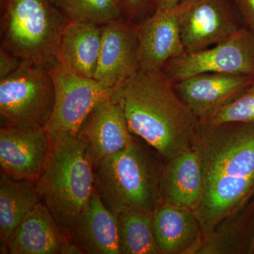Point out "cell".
<instances>
[{
    "label": "cell",
    "instance_id": "cell-29",
    "mask_svg": "<svg viewBox=\"0 0 254 254\" xmlns=\"http://www.w3.org/2000/svg\"><path fill=\"white\" fill-rule=\"evenodd\" d=\"M119 3H120V5L122 6V8H123V0H117Z\"/></svg>",
    "mask_w": 254,
    "mask_h": 254
},
{
    "label": "cell",
    "instance_id": "cell-27",
    "mask_svg": "<svg viewBox=\"0 0 254 254\" xmlns=\"http://www.w3.org/2000/svg\"><path fill=\"white\" fill-rule=\"evenodd\" d=\"M182 0H155V10L173 9Z\"/></svg>",
    "mask_w": 254,
    "mask_h": 254
},
{
    "label": "cell",
    "instance_id": "cell-17",
    "mask_svg": "<svg viewBox=\"0 0 254 254\" xmlns=\"http://www.w3.org/2000/svg\"><path fill=\"white\" fill-rule=\"evenodd\" d=\"M70 240L81 254H120L118 216L104 204L95 188Z\"/></svg>",
    "mask_w": 254,
    "mask_h": 254
},
{
    "label": "cell",
    "instance_id": "cell-10",
    "mask_svg": "<svg viewBox=\"0 0 254 254\" xmlns=\"http://www.w3.org/2000/svg\"><path fill=\"white\" fill-rule=\"evenodd\" d=\"M137 23L125 16L103 26L99 58L93 79L113 91L139 69Z\"/></svg>",
    "mask_w": 254,
    "mask_h": 254
},
{
    "label": "cell",
    "instance_id": "cell-1",
    "mask_svg": "<svg viewBox=\"0 0 254 254\" xmlns=\"http://www.w3.org/2000/svg\"><path fill=\"white\" fill-rule=\"evenodd\" d=\"M191 146L203 165V192L193 212L204 241L254 194V124L199 123Z\"/></svg>",
    "mask_w": 254,
    "mask_h": 254
},
{
    "label": "cell",
    "instance_id": "cell-23",
    "mask_svg": "<svg viewBox=\"0 0 254 254\" xmlns=\"http://www.w3.org/2000/svg\"><path fill=\"white\" fill-rule=\"evenodd\" d=\"M205 125L223 124H254V81L228 103L198 120Z\"/></svg>",
    "mask_w": 254,
    "mask_h": 254
},
{
    "label": "cell",
    "instance_id": "cell-2",
    "mask_svg": "<svg viewBox=\"0 0 254 254\" xmlns=\"http://www.w3.org/2000/svg\"><path fill=\"white\" fill-rule=\"evenodd\" d=\"M110 95L123 108L131 133L166 161L191 146L198 119L162 71L139 68Z\"/></svg>",
    "mask_w": 254,
    "mask_h": 254
},
{
    "label": "cell",
    "instance_id": "cell-11",
    "mask_svg": "<svg viewBox=\"0 0 254 254\" xmlns=\"http://www.w3.org/2000/svg\"><path fill=\"white\" fill-rule=\"evenodd\" d=\"M51 149L52 138L46 128H0L1 172L14 180L36 183L46 168Z\"/></svg>",
    "mask_w": 254,
    "mask_h": 254
},
{
    "label": "cell",
    "instance_id": "cell-21",
    "mask_svg": "<svg viewBox=\"0 0 254 254\" xmlns=\"http://www.w3.org/2000/svg\"><path fill=\"white\" fill-rule=\"evenodd\" d=\"M117 216L120 254H161L152 226L153 213L128 210Z\"/></svg>",
    "mask_w": 254,
    "mask_h": 254
},
{
    "label": "cell",
    "instance_id": "cell-14",
    "mask_svg": "<svg viewBox=\"0 0 254 254\" xmlns=\"http://www.w3.org/2000/svg\"><path fill=\"white\" fill-rule=\"evenodd\" d=\"M6 254H72L81 251L66 236L43 203L28 214L11 234Z\"/></svg>",
    "mask_w": 254,
    "mask_h": 254
},
{
    "label": "cell",
    "instance_id": "cell-19",
    "mask_svg": "<svg viewBox=\"0 0 254 254\" xmlns=\"http://www.w3.org/2000/svg\"><path fill=\"white\" fill-rule=\"evenodd\" d=\"M103 25L68 23L58 48L57 60L82 77L93 78L99 58Z\"/></svg>",
    "mask_w": 254,
    "mask_h": 254
},
{
    "label": "cell",
    "instance_id": "cell-24",
    "mask_svg": "<svg viewBox=\"0 0 254 254\" xmlns=\"http://www.w3.org/2000/svg\"><path fill=\"white\" fill-rule=\"evenodd\" d=\"M155 9V0H123V16L132 22L144 21Z\"/></svg>",
    "mask_w": 254,
    "mask_h": 254
},
{
    "label": "cell",
    "instance_id": "cell-3",
    "mask_svg": "<svg viewBox=\"0 0 254 254\" xmlns=\"http://www.w3.org/2000/svg\"><path fill=\"white\" fill-rule=\"evenodd\" d=\"M36 186L42 203L70 238L95 188L94 166L86 143L72 133L52 137L49 160Z\"/></svg>",
    "mask_w": 254,
    "mask_h": 254
},
{
    "label": "cell",
    "instance_id": "cell-8",
    "mask_svg": "<svg viewBox=\"0 0 254 254\" xmlns=\"http://www.w3.org/2000/svg\"><path fill=\"white\" fill-rule=\"evenodd\" d=\"M176 11L185 53L218 44L245 27L232 0H182Z\"/></svg>",
    "mask_w": 254,
    "mask_h": 254
},
{
    "label": "cell",
    "instance_id": "cell-9",
    "mask_svg": "<svg viewBox=\"0 0 254 254\" xmlns=\"http://www.w3.org/2000/svg\"><path fill=\"white\" fill-rule=\"evenodd\" d=\"M54 82V110L46 129L50 136L60 133L77 135L80 127L95 105L111 91L93 78L82 77L58 61L49 66Z\"/></svg>",
    "mask_w": 254,
    "mask_h": 254
},
{
    "label": "cell",
    "instance_id": "cell-26",
    "mask_svg": "<svg viewBox=\"0 0 254 254\" xmlns=\"http://www.w3.org/2000/svg\"><path fill=\"white\" fill-rule=\"evenodd\" d=\"M241 15L244 24L254 34V0H232Z\"/></svg>",
    "mask_w": 254,
    "mask_h": 254
},
{
    "label": "cell",
    "instance_id": "cell-6",
    "mask_svg": "<svg viewBox=\"0 0 254 254\" xmlns=\"http://www.w3.org/2000/svg\"><path fill=\"white\" fill-rule=\"evenodd\" d=\"M55 102L49 67L23 61L14 72L0 79L1 127L46 128Z\"/></svg>",
    "mask_w": 254,
    "mask_h": 254
},
{
    "label": "cell",
    "instance_id": "cell-12",
    "mask_svg": "<svg viewBox=\"0 0 254 254\" xmlns=\"http://www.w3.org/2000/svg\"><path fill=\"white\" fill-rule=\"evenodd\" d=\"M77 136L88 145L94 168L134 142L123 108L110 94L95 105Z\"/></svg>",
    "mask_w": 254,
    "mask_h": 254
},
{
    "label": "cell",
    "instance_id": "cell-4",
    "mask_svg": "<svg viewBox=\"0 0 254 254\" xmlns=\"http://www.w3.org/2000/svg\"><path fill=\"white\" fill-rule=\"evenodd\" d=\"M163 165L134 141L95 167V190L116 215L128 210L153 213L163 201Z\"/></svg>",
    "mask_w": 254,
    "mask_h": 254
},
{
    "label": "cell",
    "instance_id": "cell-25",
    "mask_svg": "<svg viewBox=\"0 0 254 254\" xmlns=\"http://www.w3.org/2000/svg\"><path fill=\"white\" fill-rule=\"evenodd\" d=\"M23 60L1 47L0 48V79L18 69Z\"/></svg>",
    "mask_w": 254,
    "mask_h": 254
},
{
    "label": "cell",
    "instance_id": "cell-5",
    "mask_svg": "<svg viewBox=\"0 0 254 254\" xmlns=\"http://www.w3.org/2000/svg\"><path fill=\"white\" fill-rule=\"evenodd\" d=\"M1 47L23 61L49 67L67 22L48 0H1Z\"/></svg>",
    "mask_w": 254,
    "mask_h": 254
},
{
    "label": "cell",
    "instance_id": "cell-22",
    "mask_svg": "<svg viewBox=\"0 0 254 254\" xmlns=\"http://www.w3.org/2000/svg\"><path fill=\"white\" fill-rule=\"evenodd\" d=\"M67 23L105 25L123 16L117 0H48Z\"/></svg>",
    "mask_w": 254,
    "mask_h": 254
},
{
    "label": "cell",
    "instance_id": "cell-20",
    "mask_svg": "<svg viewBox=\"0 0 254 254\" xmlns=\"http://www.w3.org/2000/svg\"><path fill=\"white\" fill-rule=\"evenodd\" d=\"M41 203L36 183L11 178L3 172L0 174V251L6 254V245L11 234Z\"/></svg>",
    "mask_w": 254,
    "mask_h": 254
},
{
    "label": "cell",
    "instance_id": "cell-13",
    "mask_svg": "<svg viewBox=\"0 0 254 254\" xmlns=\"http://www.w3.org/2000/svg\"><path fill=\"white\" fill-rule=\"evenodd\" d=\"M138 58L140 69L161 71L170 60L185 53L176 6L157 9L137 24Z\"/></svg>",
    "mask_w": 254,
    "mask_h": 254
},
{
    "label": "cell",
    "instance_id": "cell-7",
    "mask_svg": "<svg viewBox=\"0 0 254 254\" xmlns=\"http://www.w3.org/2000/svg\"><path fill=\"white\" fill-rule=\"evenodd\" d=\"M161 71L173 84L203 73L254 76V34L243 27L218 44L170 60Z\"/></svg>",
    "mask_w": 254,
    "mask_h": 254
},
{
    "label": "cell",
    "instance_id": "cell-18",
    "mask_svg": "<svg viewBox=\"0 0 254 254\" xmlns=\"http://www.w3.org/2000/svg\"><path fill=\"white\" fill-rule=\"evenodd\" d=\"M203 188V165L193 147L167 160L162 175L163 201L193 211L199 203Z\"/></svg>",
    "mask_w": 254,
    "mask_h": 254
},
{
    "label": "cell",
    "instance_id": "cell-15",
    "mask_svg": "<svg viewBox=\"0 0 254 254\" xmlns=\"http://www.w3.org/2000/svg\"><path fill=\"white\" fill-rule=\"evenodd\" d=\"M254 81V76L203 73L173 84L180 98L198 120L236 98Z\"/></svg>",
    "mask_w": 254,
    "mask_h": 254
},
{
    "label": "cell",
    "instance_id": "cell-16",
    "mask_svg": "<svg viewBox=\"0 0 254 254\" xmlns=\"http://www.w3.org/2000/svg\"><path fill=\"white\" fill-rule=\"evenodd\" d=\"M155 241L163 254H196L203 242L194 213L162 201L152 217Z\"/></svg>",
    "mask_w": 254,
    "mask_h": 254
},
{
    "label": "cell",
    "instance_id": "cell-28",
    "mask_svg": "<svg viewBox=\"0 0 254 254\" xmlns=\"http://www.w3.org/2000/svg\"><path fill=\"white\" fill-rule=\"evenodd\" d=\"M250 252H254V232L250 246Z\"/></svg>",
    "mask_w": 254,
    "mask_h": 254
}]
</instances>
